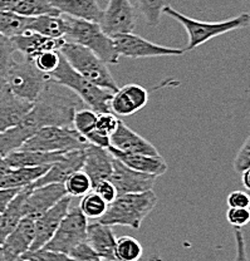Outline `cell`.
Wrapping results in <instances>:
<instances>
[{
  "label": "cell",
  "instance_id": "obj_26",
  "mask_svg": "<svg viewBox=\"0 0 250 261\" xmlns=\"http://www.w3.org/2000/svg\"><path fill=\"white\" fill-rule=\"evenodd\" d=\"M63 153L58 152H39L15 149L5 156L8 165L12 168L19 167H38V166L52 165L57 162Z\"/></svg>",
  "mask_w": 250,
  "mask_h": 261
},
{
  "label": "cell",
  "instance_id": "obj_43",
  "mask_svg": "<svg viewBox=\"0 0 250 261\" xmlns=\"http://www.w3.org/2000/svg\"><path fill=\"white\" fill-rule=\"evenodd\" d=\"M92 191L96 192L107 205L112 202V201H115L117 196H118L115 186H113L110 179H103V181L97 182L96 185L92 186Z\"/></svg>",
  "mask_w": 250,
  "mask_h": 261
},
{
  "label": "cell",
  "instance_id": "obj_19",
  "mask_svg": "<svg viewBox=\"0 0 250 261\" xmlns=\"http://www.w3.org/2000/svg\"><path fill=\"white\" fill-rule=\"evenodd\" d=\"M84 160L82 171L88 176L92 186L103 179H110L112 173V154L108 149L101 147L87 145L83 148Z\"/></svg>",
  "mask_w": 250,
  "mask_h": 261
},
{
  "label": "cell",
  "instance_id": "obj_53",
  "mask_svg": "<svg viewBox=\"0 0 250 261\" xmlns=\"http://www.w3.org/2000/svg\"><path fill=\"white\" fill-rule=\"evenodd\" d=\"M0 261H5V260H4V255H3V250H2V245H0Z\"/></svg>",
  "mask_w": 250,
  "mask_h": 261
},
{
  "label": "cell",
  "instance_id": "obj_50",
  "mask_svg": "<svg viewBox=\"0 0 250 261\" xmlns=\"http://www.w3.org/2000/svg\"><path fill=\"white\" fill-rule=\"evenodd\" d=\"M241 175V182H243V186L245 187V190H250V182H249V176H250V170L244 171Z\"/></svg>",
  "mask_w": 250,
  "mask_h": 261
},
{
  "label": "cell",
  "instance_id": "obj_7",
  "mask_svg": "<svg viewBox=\"0 0 250 261\" xmlns=\"http://www.w3.org/2000/svg\"><path fill=\"white\" fill-rule=\"evenodd\" d=\"M3 80L15 97L34 103L51 78L40 72L33 62L20 56V59L15 57L12 67Z\"/></svg>",
  "mask_w": 250,
  "mask_h": 261
},
{
  "label": "cell",
  "instance_id": "obj_25",
  "mask_svg": "<svg viewBox=\"0 0 250 261\" xmlns=\"http://www.w3.org/2000/svg\"><path fill=\"white\" fill-rule=\"evenodd\" d=\"M29 191H31L29 186L21 189L10 201L8 207L0 214V245L4 243L8 235L17 227L19 221L24 217V203Z\"/></svg>",
  "mask_w": 250,
  "mask_h": 261
},
{
  "label": "cell",
  "instance_id": "obj_52",
  "mask_svg": "<svg viewBox=\"0 0 250 261\" xmlns=\"http://www.w3.org/2000/svg\"><path fill=\"white\" fill-rule=\"evenodd\" d=\"M5 87V81L3 80V78H0V91H2L3 88H4Z\"/></svg>",
  "mask_w": 250,
  "mask_h": 261
},
{
  "label": "cell",
  "instance_id": "obj_31",
  "mask_svg": "<svg viewBox=\"0 0 250 261\" xmlns=\"http://www.w3.org/2000/svg\"><path fill=\"white\" fill-rule=\"evenodd\" d=\"M142 245L132 236H121L116 241V261H140L142 257Z\"/></svg>",
  "mask_w": 250,
  "mask_h": 261
},
{
  "label": "cell",
  "instance_id": "obj_8",
  "mask_svg": "<svg viewBox=\"0 0 250 261\" xmlns=\"http://www.w3.org/2000/svg\"><path fill=\"white\" fill-rule=\"evenodd\" d=\"M87 145L86 138L73 127L49 126L38 129L19 149L66 153L73 149H82Z\"/></svg>",
  "mask_w": 250,
  "mask_h": 261
},
{
  "label": "cell",
  "instance_id": "obj_12",
  "mask_svg": "<svg viewBox=\"0 0 250 261\" xmlns=\"http://www.w3.org/2000/svg\"><path fill=\"white\" fill-rule=\"evenodd\" d=\"M156 179V176L138 172L127 167L117 159H113L110 181L115 186L117 195L140 194V192L150 191L154 189Z\"/></svg>",
  "mask_w": 250,
  "mask_h": 261
},
{
  "label": "cell",
  "instance_id": "obj_33",
  "mask_svg": "<svg viewBox=\"0 0 250 261\" xmlns=\"http://www.w3.org/2000/svg\"><path fill=\"white\" fill-rule=\"evenodd\" d=\"M80 210L87 219L89 220H98L103 216L107 208V203L99 197L96 192L91 191L87 195H84L81 200L80 203Z\"/></svg>",
  "mask_w": 250,
  "mask_h": 261
},
{
  "label": "cell",
  "instance_id": "obj_9",
  "mask_svg": "<svg viewBox=\"0 0 250 261\" xmlns=\"http://www.w3.org/2000/svg\"><path fill=\"white\" fill-rule=\"evenodd\" d=\"M87 226H88V219L82 214L80 207L77 206L69 208L59 224L54 236L44 247L68 255L73 247L86 241Z\"/></svg>",
  "mask_w": 250,
  "mask_h": 261
},
{
  "label": "cell",
  "instance_id": "obj_37",
  "mask_svg": "<svg viewBox=\"0 0 250 261\" xmlns=\"http://www.w3.org/2000/svg\"><path fill=\"white\" fill-rule=\"evenodd\" d=\"M59 61H61V53H59V50H47L35 57L33 59V63L40 72L49 75L58 67Z\"/></svg>",
  "mask_w": 250,
  "mask_h": 261
},
{
  "label": "cell",
  "instance_id": "obj_17",
  "mask_svg": "<svg viewBox=\"0 0 250 261\" xmlns=\"http://www.w3.org/2000/svg\"><path fill=\"white\" fill-rule=\"evenodd\" d=\"M110 147L122 153L150 154V156L160 154L156 147L152 145L150 141L137 135L134 129L126 126L122 121H119L116 130L110 136Z\"/></svg>",
  "mask_w": 250,
  "mask_h": 261
},
{
  "label": "cell",
  "instance_id": "obj_40",
  "mask_svg": "<svg viewBox=\"0 0 250 261\" xmlns=\"http://www.w3.org/2000/svg\"><path fill=\"white\" fill-rule=\"evenodd\" d=\"M234 170L238 173H243L244 171L250 170V137H246L241 145L238 154L234 160Z\"/></svg>",
  "mask_w": 250,
  "mask_h": 261
},
{
  "label": "cell",
  "instance_id": "obj_47",
  "mask_svg": "<svg viewBox=\"0 0 250 261\" xmlns=\"http://www.w3.org/2000/svg\"><path fill=\"white\" fill-rule=\"evenodd\" d=\"M21 189H0V214L8 207L10 201L17 196Z\"/></svg>",
  "mask_w": 250,
  "mask_h": 261
},
{
  "label": "cell",
  "instance_id": "obj_34",
  "mask_svg": "<svg viewBox=\"0 0 250 261\" xmlns=\"http://www.w3.org/2000/svg\"><path fill=\"white\" fill-rule=\"evenodd\" d=\"M63 185L67 195L70 196V197H83L84 195L92 191L91 179L82 170L70 175Z\"/></svg>",
  "mask_w": 250,
  "mask_h": 261
},
{
  "label": "cell",
  "instance_id": "obj_1",
  "mask_svg": "<svg viewBox=\"0 0 250 261\" xmlns=\"http://www.w3.org/2000/svg\"><path fill=\"white\" fill-rule=\"evenodd\" d=\"M84 107L73 92L49 80L21 122L34 133L43 127H72L76 111Z\"/></svg>",
  "mask_w": 250,
  "mask_h": 261
},
{
  "label": "cell",
  "instance_id": "obj_54",
  "mask_svg": "<svg viewBox=\"0 0 250 261\" xmlns=\"http://www.w3.org/2000/svg\"><path fill=\"white\" fill-rule=\"evenodd\" d=\"M14 261H31V260H26V259H23V257H18V259H15Z\"/></svg>",
  "mask_w": 250,
  "mask_h": 261
},
{
  "label": "cell",
  "instance_id": "obj_46",
  "mask_svg": "<svg viewBox=\"0 0 250 261\" xmlns=\"http://www.w3.org/2000/svg\"><path fill=\"white\" fill-rule=\"evenodd\" d=\"M234 238H235V259L234 261H248V255H246V246L244 235L241 232V228H234Z\"/></svg>",
  "mask_w": 250,
  "mask_h": 261
},
{
  "label": "cell",
  "instance_id": "obj_29",
  "mask_svg": "<svg viewBox=\"0 0 250 261\" xmlns=\"http://www.w3.org/2000/svg\"><path fill=\"white\" fill-rule=\"evenodd\" d=\"M12 12L26 18H37L40 15H61L48 0H19Z\"/></svg>",
  "mask_w": 250,
  "mask_h": 261
},
{
  "label": "cell",
  "instance_id": "obj_22",
  "mask_svg": "<svg viewBox=\"0 0 250 261\" xmlns=\"http://www.w3.org/2000/svg\"><path fill=\"white\" fill-rule=\"evenodd\" d=\"M107 149L112 154L113 159H117L118 161L123 163V165H126L127 167L138 171V172L147 173V175L160 177V176L166 172L168 168L164 157H161L160 154H157V156H150V154L122 153V152L117 151V149L112 148V147H108Z\"/></svg>",
  "mask_w": 250,
  "mask_h": 261
},
{
  "label": "cell",
  "instance_id": "obj_41",
  "mask_svg": "<svg viewBox=\"0 0 250 261\" xmlns=\"http://www.w3.org/2000/svg\"><path fill=\"white\" fill-rule=\"evenodd\" d=\"M119 121L121 119L113 114L112 112H105L99 113L97 116V122H96V129H98L99 132L105 133V135L111 136L115 132L117 126H118Z\"/></svg>",
  "mask_w": 250,
  "mask_h": 261
},
{
  "label": "cell",
  "instance_id": "obj_2",
  "mask_svg": "<svg viewBox=\"0 0 250 261\" xmlns=\"http://www.w3.org/2000/svg\"><path fill=\"white\" fill-rule=\"evenodd\" d=\"M157 202L159 197L152 190L140 194L118 195L115 201L108 203L103 216L97 221L108 226H127L138 230Z\"/></svg>",
  "mask_w": 250,
  "mask_h": 261
},
{
  "label": "cell",
  "instance_id": "obj_45",
  "mask_svg": "<svg viewBox=\"0 0 250 261\" xmlns=\"http://www.w3.org/2000/svg\"><path fill=\"white\" fill-rule=\"evenodd\" d=\"M84 138H86V141L88 145H93V146L101 147V148H106V149L110 147V136L99 132V130L96 128L92 130V132H89L88 135L84 136Z\"/></svg>",
  "mask_w": 250,
  "mask_h": 261
},
{
  "label": "cell",
  "instance_id": "obj_32",
  "mask_svg": "<svg viewBox=\"0 0 250 261\" xmlns=\"http://www.w3.org/2000/svg\"><path fill=\"white\" fill-rule=\"evenodd\" d=\"M136 3L147 25L152 28L159 27L162 12L168 5V0H136Z\"/></svg>",
  "mask_w": 250,
  "mask_h": 261
},
{
  "label": "cell",
  "instance_id": "obj_11",
  "mask_svg": "<svg viewBox=\"0 0 250 261\" xmlns=\"http://www.w3.org/2000/svg\"><path fill=\"white\" fill-rule=\"evenodd\" d=\"M137 13L131 0H108L107 8L102 10L99 27L108 37L132 33L136 27Z\"/></svg>",
  "mask_w": 250,
  "mask_h": 261
},
{
  "label": "cell",
  "instance_id": "obj_18",
  "mask_svg": "<svg viewBox=\"0 0 250 261\" xmlns=\"http://www.w3.org/2000/svg\"><path fill=\"white\" fill-rule=\"evenodd\" d=\"M34 240V220L23 217L2 244L5 261H14L29 251Z\"/></svg>",
  "mask_w": 250,
  "mask_h": 261
},
{
  "label": "cell",
  "instance_id": "obj_13",
  "mask_svg": "<svg viewBox=\"0 0 250 261\" xmlns=\"http://www.w3.org/2000/svg\"><path fill=\"white\" fill-rule=\"evenodd\" d=\"M70 201L72 197L70 196H64L61 201L56 203L53 207L49 208L47 212L38 217L34 221V240L32 244L31 250H38L43 249L51 239L53 238L56 233L57 228H58L59 224L66 216L67 212L69 211L70 207Z\"/></svg>",
  "mask_w": 250,
  "mask_h": 261
},
{
  "label": "cell",
  "instance_id": "obj_16",
  "mask_svg": "<svg viewBox=\"0 0 250 261\" xmlns=\"http://www.w3.org/2000/svg\"><path fill=\"white\" fill-rule=\"evenodd\" d=\"M84 153L82 149H73V151L66 152L61 156V159L57 162L52 163L49 170L47 171L44 176L32 184L31 189L34 187L45 186L49 184H62L66 182V179L73 175L77 171L82 170L83 167Z\"/></svg>",
  "mask_w": 250,
  "mask_h": 261
},
{
  "label": "cell",
  "instance_id": "obj_20",
  "mask_svg": "<svg viewBox=\"0 0 250 261\" xmlns=\"http://www.w3.org/2000/svg\"><path fill=\"white\" fill-rule=\"evenodd\" d=\"M12 40L17 53L31 62L43 51L59 50L64 43V39L48 38L34 32H24L12 38Z\"/></svg>",
  "mask_w": 250,
  "mask_h": 261
},
{
  "label": "cell",
  "instance_id": "obj_10",
  "mask_svg": "<svg viewBox=\"0 0 250 261\" xmlns=\"http://www.w3.org/2000/svg\"><path fill=\"white\" fill-rule=\"evenodd\" d=\"M113 44L119 57L131 59L156 58V57H179L185 53L184 49L170 48L156 44L134 33H124L112 37Z\"/></svg>",
  "mask_w": 250,
  "mask_h": 261
},
{
  "label": "cell",
  "instance_id": "obj_49",
  "mask_svg": "<svg viewBox=\"0 0 250 261\" xmlns=\"http://www.w3.org/2000/svg\"><path fill=\"white\" fill-rule=\"evenodd\" d=\"M10 168H12V167H10V166L8 165V162H7V160H5V157L4 156H0V178H2L4 175H7V173L9 172Z\"/></svg>",
  "mask_w": 250,
  "mask_h": 261
},
{
  "label": "cell",
  "instance_id": "obj_28",
  "mask_svg": "<svg viewBox=\"0 0 250 261\" xmlns=\"http://www.w3.org/2000/svg\"><path fill=\"white\" fill-rule=\"evenodd\" d=\"M66 21L63 15H40L29 18L26 32H34L54 39H64L66 35Z\"/></svg>",
  "mask_w": 250,
  "mask_h": 261
},
{
  "label": "cell",
  "instance_id": "obj_30",
  "mask_svg": "<svg viewBox=\"0 0 250 261\" xmlns=\"http://www.w3.org/2000/svg\"><path fill=\"white\" fill-rule=\"evenodd\" d=\"M29 18L18 15L12 10H0V34L14 38L27 31Z\"/></svg>",
  "mask_w": 250,
  "mask_h": 261
},
{
  "label": "cell",
  "instance_id": "obj_44",
  "mask_svg": "<svg viewBox=\"0 0 250 261\" xmlns=\"http://www.w3.org/2000/svg\"><path fill=\"white\" fill-rule=\"evenodd\" d=\"M229 208H249L250 197L245 191H233L227 198Z\"/></svg>",
  "mask_w": 250,
  "mask_h": 261
},
{
  "label": "cell",
  "instance_id": "obj_38",
  "mask_svg": "<svg viewBox=\"0 0 250 261\" xmlns=\"http://www.w3.org/2000/svg\"><path fill=\"white\" fill-rule=\"evenodd\" d=\"M20 257L31 261H73L67 254L53 251V250L45 249V247L38 250H29Z\"/></svg>",
  "mask_w": 250,
  "mask_h": 261
},
{
  "label": "cell",
  "instance_id": "obj_48",
  "mask_svg": "<svg viewBox=\"0 0 250 261\" xmlns=\"http://www.w3.org/2000/svg\"><path fill=\"white\" fill-rule=\"evenodd\" d=\"M19 0H0V10H13Z\"/></svg>",
  "mask_w": 250,
  "mask_h": 261
},
{
  "label": "cell",
  "instance_id": "obj_51",
  "mask_svg": "<svg viewBox=\"0 0 250 261\" xmlns=\"http://www.w3.org/2000/svg\"><path fill=\"white\" fill-rule=\"evenodd\" d=\"M146 261H162V259H161V257L159 256V255L154 254V255H152V256L148 257V259L146 260Z\"/></svg>",
  "mask_w": 250,
  "mask_h": 261
},
{
  "label": "cell",
  "instance_id": "obj_15",
  "mask_svg": "<svg viewBox=\"0 0 250 261\" xmlns=\"http://www.w3.org/2000/svg\"><path fill=\"white\" fill-rule=\"evenodd\" d=\"M148 103V92L140 84H126L112 93L110 112L119 117L137 113Z\"/></svg>",
  "mask_w": 250,
  "mask_h": 261
},
{
  "label": "cell",
  "instance_id": "obj_3",
  "mask_svg": "<svg viewBox=\"0 0 250 261\" xmlns=\"http://www.w3.org/2000/svg\"><path fill=\"white\" fill-rule=\"evenodd\" d=\"M162 14L173 18L185 28L187 37H189V42H187L186 48L184 49L185 51L194 50L200 45L205 44L209 40L225 34V33L248 28L250 23V16L248 13H243L240 15L220 21H204L181 14L179 10H175L172 7L167 5Z\"/></svg>",
  "mask_w": 250,
  "mask_h": 261
},
{
  "label": "cell",
  "instance_id": "obj_42",
  "mask_svg": "<svg viewBox=\"0 0 250 261\" xmlns=\"http://www.w3.org/2000/svg\"><path fill=\"white\" fill-rule=\"evenodd\" d=\"M227 219L234 228H241L249 224L250 211L249 208H228Z\"/></svg>",
  "mask_w": 250,
  "mask_h": 261
},
{
  "label": "cell",
  "instance_id": "obj_23",
  "mask_svg": "<svg viewBox=\"0 0 250 261\" xmlns=\"http://www.w3.org/2000/svg\"><path fill=\"white\" fill-rule=\"evenodd\" d=\"M87 244L106 261H116L115 249L117 238L112 226L96 221L87 226Z\"/></svg>",
  "mask_w": 250,
  "mask_h": 261
},
{
  "label": "cell",
  "instance_id": "obj_24",
  "mask_svg": "<svg viewBox=\"0 0 250 261\" xmlns=\"http://www.w3.org/2000/svg\"><path fill=\"white\" fill-rule=\"evenodd\" d=\"M61 15L82 20L99 23L102 18V9L96 0H48Z\"/></svg>",
  "mask_w": 250,
  "mask_h": 261
},
{
  "label": "cell",
  "instance_id": "obj_35",
  "mask_svg": "<svg viewBox=\"0 0 250 261\" xmlns=\"http://www.w3.org/2000/svg\"><path fill=\"white\" fill-rule=\"evenodd\" d=\"M97 116L98 114L88 107L77 110L74 116H73L72 127L84 137V136L88 135L89 132H92V130L96 128Z\"/></svg>",
  "mask_w": 250,
  "mask_h": 261
},
{
  "label": "cell",
  "instance_id": "obj_6",
  "mask_svg": "<svg viewBox=\"0 0 250 261\" xmlns=\"http://www.w3.org/2000/svg\"><path fill=\"white\" fill-rule=\"evenodd\" d=\"M59 53L66 59L67 63L86 80L101 88L110 89L112 92L118 89L116 81L108 70L107 64L103 63L96 54L87 48L74 43L64 42L59 49Z\"/></svg>",
  "mask_w": 250,
  "mask_h": 261
},
{
  "label": "cell",
  "instance_id": "obj_36",
  "mask_svg": "<svg viewBox=\"0 0 250 261\" xmlns=\"http://www.w3.org/2000/svg\"><path fill=\"white\" fill-rule=\"evenodd\" d=\"M17 57L12 38L0 34V78H4Z\"/></svg>",
  "mask_w": 250,
  "mask_h": 261
},
{
  "label": "cell",
  "instance_id": "obj_39",
  "mask_svg": "<svg viewBox=\"0 0 250 261\" xmlns=\"http://www.w3.org/2000/svg\"><path fill=\"white\" fill-rule=\"evenodd\" d=\"M68 256L73 261H106L87 244V241L78 244L77 246L73 247L68 252Z\"/></svg>",
  "mask_w": 250,
  "mask_h": 261
},
{
  "label": "cell",
  "instance_id": "obj_21",
  "mask_svg": "<svg viewBox=\"0 0 250 261\" xmlns=\"http://www.w3.org/2000/svg\"><path fill=\"white\" fill-rule=\"evenodd\" d=\"M33 107V103L15 97L7 84L0 91V133L20 123Z\"/></svg>",
  "mask_w": 250,
  "mask_h": 261
},
{
  "label": "cell",
  "instance_id": "obj_4",
  "mask_svg": "<svg viewBox=\"0 0 250 261\" xmlns=\"http://www.w3.org/2000/svg\"><path fill=\"white\" fill-rule=\"evenodd\" d=\"M63 18L67 27L64 42L82 45L96 54L103 63L110 65L118 64L119 56L112 38L103 33L98 23L70 18L67 15H63Z\"/></svg>",
  "mask_w": 250,
  "mask_h": 261
},
{
  "label": "cell",
  "instance_id": "obj_14",
  "mask_svg": "<svg viewBox=\"0 0 250 261\" xmlns=\"http://www.w3.org/2000/svg\"><path fill=\"white\" fill-rule=\"evenodd\" d=\"M64 196H67V191L62 184H49L31 189L24 203V217H29L35 221Z\"/></svg>",
  "mask_w": 250,
  "mask_h": 261
},
{
  "label": "cell",
  "instance_id": "obj_5",
  "mask_svg": "<svg viewBox=\"0 0 250 261\" xmlns=\"http://www.w3.org/2000/svg\"><path fill=\"white\" fill-rule=\"evenodd\" d=\"M49 78L73 92L82 100L86 107L91 108L97 114L110 112V99L113 92L110 89L101 88L82 77L67 63L62 54L58 67L51 73Z\"/></svg>",
  "mask_w": 250,
  "mask_h": 261
},
{
  "label": "cell",
  "instance_id": "obj_27",
  "mask_svg": "<svg viewBox=\"0 0 250 261\" xmlns=\"http://www.w3.org/2000/svg\"><path fill=\"white\" fill-rule=\"evenodd\" d=\"M51 165L38 167L10 168L7 175L0 178V189H24L47 173Z\"/></svg>",
  "mask_w": 250,
  "mask_h": 261
}]
</instances>
